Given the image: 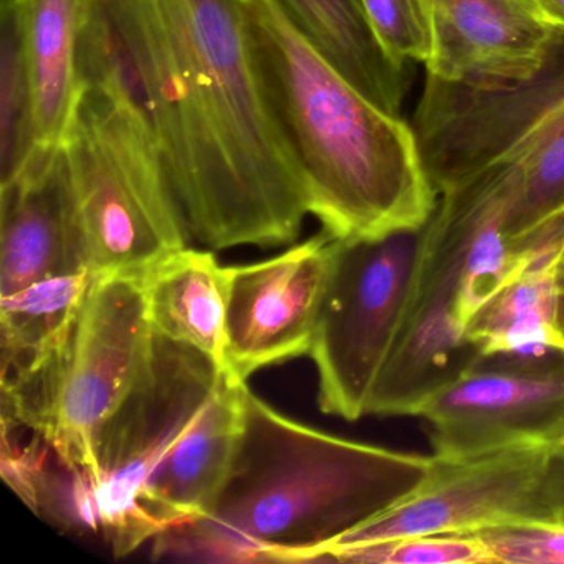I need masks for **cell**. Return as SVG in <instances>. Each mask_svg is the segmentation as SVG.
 <instances>
[{"label": "cell", "instance_id": "7c38bea8", "mask_svg": "<svg viewBox=\"0 0 564 564\" xmlns=\"http://www.w3.org/2000/svg\"><path fill=\"white\" fill-rule=\"evenodd\" d=\"M336 239L318 236L285 252L229 267L226 369L247 382L260 369L310 355L335 262Z\"/></svg>", "mask_w": 564, "mask_h": 564}, {"label": "cell", "instance_id": "484cf974", "mask_svg": "<svg viewBox=\"0 0 564 564\" xmlns=\"http://www.w3.org/2000/svg\"><path fill=\"white\" fill-rule=\"evenodd\" d=\"M560 325L564 329V269L563 276H561Z\"/></svg>", "mask_w": 564, "mask_h": 564}, {"label": "cell", "instance_id": "d4e9b609", "mask_svg": "<svg viewBox=\"0 0 564 564\" xmlns=\"http://www.w3.org/2000/svg\"><path fill=\"white\" fill-rule=\"evenodd\" d=\"M523 2L546 28L564 34V0H523Z\"/></svg>", "mask_w": 564, "mask_h": 564}, {"label": "cell", "instance_id": "2e32d148", "mask_svg": "<svg viewBox=\"0 0 564 564\" xmlns=\"http://www.w3.org/2000/svg\"><path fill=\"white\" fill-rule=\"evenodd\" d=\"M32 91L35 147H58L80 95L82 35L91 0H14Z\"/></svg>", "mask_w": 564, "mask_h": 564}, {"label": "cell", "instance_id": "ba28073f", "mask_svg": "<svg viewBox=\"0 0 564 564\" xmlns=\"http://www.w3.org/2000/svg\"><path fill=\"white\" fill-rule=\"evenodd\" d=\"M227 371L204 352L153 332L130 392L97 441L101 533L117 557L151 540L140 500Z\"/></svg>", "mask_w": 564, "mask_h": 564}, {"label": "cell", "instance_id": "6da1fadb", "mask_svg": "<svg viewBox=\"0 0 564 564\" xmlns=\"http://www.w3.org/2000/svg\"><path fill=\"white\" fill-rule=\"evenodd\" d=\"M108 87L150 131L189 246L295 242L305 184L267 100L243 0H91Z\"/></svg>", "mask_w": 564, "mask_h": 564}, {"label": "cell", "instance_id": "52a82bcc", "mask_svg": "<svg viewBox=\"0 0 564 564\" xmlns=\"http://www.w3.org/2000/svg\"><path fill=\"white\" fill-rule=\"evenodd\" d=\"M62 144L94 275L144 273L189 246L156 144L127 105L82 84Z\"/></svg>", "mask_w": 564, "mask_h": 564}, {"label": "cell", "instance_id": "9a60e30c", "mask_svg": "<svg viewBox=\"0 0 564 564\" xmlns=\"http://www.w3.org/2000/svg\"><path fill=\"white\" fill-rule=\"evenodd\" d=\"M247 382L224 375L214 394L141 495L151 540L213 510L232 467L243 425Z\"/></svg>", "mask_w": 564, "mask_h": 564}, {"label": "cell", "instance_id": "5b68a950", "mask_svg": "<svg viewBox=\"0 0 564 564\" xmlns=\"http://www.w3.org/2000/svg\"><path fill=\"white\" fill-rule=\"evenodd\" d=\"M425 173L441 196L491 166L517 173L507 236L540 250L564 227V34L520 82L454 84L425 75L412 121Z\"/></svg>", "mask_w": 564, "mask_h": 564}, {"label": "cell", "instance_id": "277c9868", "mask_svg": "<svg viewBox=\"0 0 564 564\" xmlns=\"http://www.w3.org/2000/svg\"><path fill=\"white\" fill-rule=\"evenodd\" d=\"M513 191V173L494 166L438 196L419 232L398 338L368 415L414 417L429 395L481 359L468 326L538 256L508 239Z\"/></svg>", "mask_w": 564, "mask_h": 564}, {"label": "cell", "instance_id": "8fae6325", "mask_svg": "<svg viewBox=\"0 0 564 564\" xmlns=\"http://www.w3.org/2000/svg\"><path fill=\"white\" fill-rule=\"evenodd\" d=\"M414 417L427 427L432 455L444 460L564 451V355L478 359Z\"/></svg>", "mask_w": 564, "mask_h": 564}, {"label": "cell", "instance_id": "4316f807", "mask_svg": "<svg viewBox=\"0 0 564 564\" xmlns=\"http://www.w3.org/2000/svg\"><path fill=\"white\" fill-rule=\"evenodd\" d=\"M561 240H563V249H564V227L563 230H561ZM564 269V265H563Z\"/></svg>", "mask_w": 564, "mask_h": 564}, {"label": "cell", "instance_id": "cb8c5ba5", "mask_svg": "<svg viewBox=\"0 0 564 564\" xmlns=\"http://www.w3.org/2000/svg\"><path fill=\"white\" fill-rule=\"evenodd\" d=\"M497 563L564 564V523L480 531Z\"/></svg>", "mask_w": 564, "mask_h": 564}, {"label": "cell", "instance_id": "e0dca14e", "mask_svg": "<svg viewBox=\"0 0 564 564\" xmlns=\"http://www.w3.org/2000/svg\"><path fill=\"white\" fill-rule=\"evenodd\" d=\"M229 267L213 250L183 247L144 272L151 329L191 346L226 369V312Z\"/></svg>", "mask_w": 564, "mask_h": 564}, {"label": "cell", "instance_id": "ac0fdd59", "mask_svg": "<svg viewBox=\"0 0 564 564\" xmlns=\"http://www.w3.org/2000/svg\"><path fill=\"white\" fill-rule=\"evenodd\" d=\"M563 265V240H554L475 316L467 339L481 359L564 355Z\"/></svg>", "mask_w": 564, "mask_h": 564}, {"label": "cell", "instance_id": "3957f363", "mask_svg": "<svg viewBox=\"0 0 564 564\" xmlns=\"http://www.w3.org/2000/svg\"><path fill=\"white\" fill-rule=\"evenodd\" d=\"M432 460L310 427L247 386L232 467L203 518L224 563H312L409 497Z\"/></svg>", "mask_w": 564, "mask_h": 564}, {"label": "cell", "instance_id": "7402d4cb", "mask_svg": "<svg viewBox=\"0 0 564 564\" xmlns=\"http://www.w3.org/2000/svg\"><path fill=\"white\" fill-rule=\"evenodd\" d=\"M313 563L495 564L484 538L471 534H411L358 546L329 547Z\"/></svg>", "mask_w": 564, "mask_h": 564}, {"label": "cell", "instance_id": "4fadbf2b", "mask_svg": "<svg viewBox=\"0 0 564 564\" xmlns=\"http://www.w3.org/2000/svg\"><path fill=\"white\" fill-rule=\"evenodd\" d=\"M0 296L37 280L90 270L64 144L35 147L0 187Z\"/></svg>", "mask_w": 564, "mask_h": 564}, {"label": "cell", "instance_id": "5bb4252c", "mask_svg": "<svg viewBox=\"0 0 564 564\" xmlns=\"http://www.w3.org/2000/svg\"><path fill=\"white\" fill-rule=\"evenodd\" d=\"M431 51L425 74L454 84H511L533 77L554 32L523 0H419Z\"/></svg>", "mask_w": 564, "mask_h": 564}, {"label": "cell", "instance_id": "30bf717a", "mask_svg": "<svg viewBox=\"0 0 564 564\" xmlns=\"http://www.w3.org/2000/svg\"><path fill=\"white\" fill-rule=\"evenodd\" d=\"M432 458L431 471L409 497L323 551L411 534L564 523V451Z\"/></svg>", "mask_w": 564, "mask_h": 564}, {"label": "cell", "instance_id": "603a6c76", "mask_svg": "<svg viewBox=\"0 0 564 564\" xmlns=\"http://www.w3.org/2000/svg\"><path fill=\"white\" fill-rule=\"evenodd\" d=\"M381 47L401 64H425L431 51L427 22L419 0H361Z\"/></svg>", "mask_w": 564, "mask_h": 564}, {"label": "cell", "instance_id": "9c48e42d", "mask_svg": "<svg viewBox=\"0 0 564 564\" xmlns=\"http://www.w3.org/2000/svg\"><path fill=\"white\" fill-rule=\"evenodd\" d=\"M419 232L336 239L312 356L325 414L356 422L394 348L417 253Z\"/></svg>", "mask_w": 564, "mask_h": 564}, {"label": "cell", "instance_id": "ffe728a7", "mask_svg": "<svg viewBox=\"0 0 564 564\" xmlns=\"http://www.w3.org/2000/svg\"><path fill=\"white\" fill-rule=\"evenodd\" d=\"M94 279L90 270L48 276L0 296V382L24 378L64 351Z\"/></svg>", "mask_w": 564, "mask_h": 564}, {"label": "cell", "instance_id": "7a4b0ae2", "mask_svg": "<svg viewBox=\"0 0 564 564\" xmlns=\"http://www.w3.org/2000/svg\"><path fill=\"white\" fill-rule=\"evenodd\" d=\"M267 100L292 148L310 214L335 239L417 232L438 194L411 124L359 94L276 0H243Z\"/></svg>", "mask_w": 564, "mask_h": 564}, {"label": "cell", "instance_id": "8992f818", "mask_svg": "<svg viewBox=\"0 0 564 564\" xmlns=\"http://www.w3.org/2000/svg\"><path fill=\"white\" fill-rule=\"evenodd\" d=\"M144 273L95 275L64 351L0 382L2 415L44 435L55 454L98 484L97 441L150 351Z\"/></svg>", "mask_w": 564, "mask_h": 564}, {"label": "cell", "instance_id": "44dd1931", "mask_svg": "<svg viewBox=\"0 0 564 564\" xmlns=\"http://www.w3.org/2000/svg\"><path fill=\"white\" fill-rule=\"evenodd\" d=\"M35 148L32 91L14 0L2 2L0 41V187L8 186Z\"/></svg>", "mask_w": 564, "mask_h": 564}, {"label": "cell", "instance_id": "d6986e66", "mask_svg": "<svg viewBox=\"0 0 564 564\" xmlns=\"http://www.w3.org/2000/svg\"><path fill=\"white\" fill-rule=\"evenodd\" d=\"M323 57L369 101L401 117L405 65L379 44L361 0H276Z\"/></svg>", "mask_w": 564, "mask_h": 564}]
</instances>
